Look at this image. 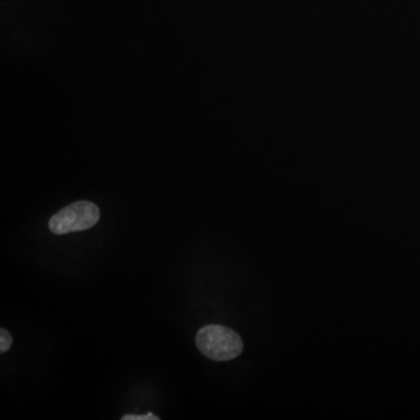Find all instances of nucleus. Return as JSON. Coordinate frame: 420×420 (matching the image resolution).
Wrapping results in <instances>:
<instances>
[{"instance_id":"20e7f679","label":"nucleus","mask_w":420,"mask_h":420,"mask_svg":"<svg viewBox=\"0 0 420 420\" xmlns=\"http://www.w3.org/2000/svg\"><path fill=\"white\" fill-rule=\"evenodd\" d=\"M122 420H159V418L153 414H140V416L127 414V416L122 417Z\"/></svg>"},{"instance_id":"7ed1b4c3","label":"nucleus","mask_w":420,"mask_h":420,"mask_svg":"<svg viewBox=\"0 0 420 420\" xmlns=\"http://www.w3.org/2000/svg\"><path fill=\"white\" fill-rule=\"evenodd\" d=\"M12 337L6 329L0 330V353H6L7 350L10 349L12 346Z\"/></svg>"},{"instance_id":"f257e3e1","label":"nucleus","mask_w":420,"mask_h":420,"mask_svg":"<svg viewBox=\"0 0 420 420\" xmlns=\"http://www.w3.org/2000/svg\"><path fill=\"white\" fill-rule=\"evenodd\" d=\"M197 347L210 360L224 362L240 356L243 341L240 335L228 327L208 325L197 334Z\"/></svg>"},{"instance_id":"f03ea898","label":"nucleus","mask_w":420,"mask_h":420,"mask_svg":"<svg viewBox=\"0 0 420 420\" xmlns=\"http://www.w3.org/2000/svg\"><path fill=\"white\" fill-rule=\"evenodd\" d=\"M100 209L91 201H77L62 208L49 220V231L55 235L83 231L96 226Z\"/></svg>"}]
</instances>
